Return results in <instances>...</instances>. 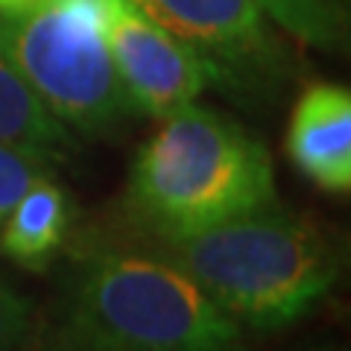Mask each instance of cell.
I'll use <instances>...</instances> for the list:
<instances>
[{"label":"cell","instance_id":"cell-13","mask_svg":"<svg viewBox=\"0 0 351 351\" xmlns=\"http://www.w3.org/2000/svg\"><path fill=\"white\" fill-rule=\"evenodd\" d=\"M50 0H0V12H29V9H38Z\"/></svg>","mask_w":351,"mask_h":351},{"label":"cell","instance_id":"cell-12","mask_svg":"<svg viewBox=\"0 0 351 351\" xmlns=\"http://www.w3.org/2000/svg\"><path fill=\"white\" fill-rule=\"evenodd\" d=\"M32 331V304L0 281V351H21Z\"/></svg>","mask_w":351,"mask_h":351},{"label":"cell","instance_id":"cell-6","mask_svg":"<svg viewBox=\"0 0 351 351\" xmlns=\"http://www.w3.org/2000/svg\"><path fill=\"white\" fill-rule=\"evenodd\" d=\"M106 47L138 114L167 117L199 100L211 80L184 44L135 0H97Z\"/></svg>","mask_w":351,"mask_h":351},{"label":"cell","instance_id":"cell-7","mask_svg":"<svg viewBox=\"0 0 351 351\" xmlns=\"http://www.w3.org/2000/svg\"><path fill=\"white\" fill-rule=\"evenodd\" d=\"M287 158L328 193L351 188V94L346 85L311 82L299 94L287 126Z\"/></svg>","mask_w":351,"mask_h":351},{"label":"cell","instance_id":"cell-15","mask_svg":"<svg viewBox=\"0 0 351 351\" xmlns=\"http://www.w3.org/2000/svg\"><path fill=\"white\" fill-rule=\"evenodd\" d=\"M325 351H343V348H325Z\"/></svg>","mask_w":351,"mask_h":351},{"label":"cell","instance_id":"cell-14","mask_svg":"<svg viewBox=\"0 0 351 351\" xmlns=\"http://www.w3.org/2000/svg\"><path fill=\"white\" fill-rule=\"evenodd\" d=\"M44 351H76V348H68V346L56 343V339H50V343H47V348H44Z\"/></svg>","mask_w":351,"mask_h":351},{"label":"cell","instance_id":"cell-4","mask_svg":"<svg viewBox=\"0 0 351 351\" xmlns=\"http://www.w3.org/2000/svg\"><path fill=\"white\" fill-rule=\"evenodd\" d=\"M0 56L71 132L106 135L138 114L106 47L97 0L0 12Z\"/></svg>","mask_w":351,"mask_h":351},{"label":"cell","instance_id":"cell-1","mask_svg":"<svg viewBox=\"0 0 351 351\" xmlns=\"http://www.w3.org/2000/svg\"><path fill=\"white\" fill-rule=\"evenodd\" d=\"M120 240L170 261L234 322L258 331L302 319L339 276L331 234L278 199L179 234L123 228Z\"/></svg>","mask_w":351,"mask_h":351},{"label":"cell","instance_id":"cell-10","mask_svg":"<svg viewBox=\"0 0 351 351\" xmlns=\"http://www.w3.org/2000/svg\"><path fill=\"white\" fill-rule=\"evenodd\" d=\"M281 32L304 47L337 50L346 41V0H255Z\"/></svg>","mask_w":351,"mask_h":351},{"label":"cell","instance_id":"cell-11","mask_svg":"<svg viewBox=\"0 0 351 351\" xmlns=\"http://www.w3.org/2000/svg\"><path fill=\"white\" fill-rule=\"evenodd\" d=\"M56 161L44 158L38 152L0 141V226L6 223L9 211L32 184L47 179V176H56Z\"/></svg>","mask_w":351,"mask_h":351},{"label":"cell","instance_id":"cell-8","mask_svg":"<svg viewBox=\"0 0 351 351\" xmlns=\"http://www.w3.org/2000/svg\"><path fill=\"white\" fill-rule=\"evenodd\" d=\"M73 217V196L56 176H47L21 196L0 226V255L29 272H44L68 243Z\"/></svg>","mask_w":351,"mask_h":351},{"label":"cell","instance_id":"cell-3","mask_svg":"<svg viewBox=\"0 0 351 351\" xmlns=\"http://www.w3.org/2000/svg\"><path fill=\"white\" fill-rule=\"evenodd\" d=\"M276 202L267 147L234 117L191 103L138 147L123 193L126 232L179 234Z\"/></svg>","mask_w":351,"mask_h":351},{"label":"cell","instance_id":"cell-2","mask_svg":"<svg viewBox=\"0 0 351 351\" xmlns=\"http://www.w3.org/2000/svg\"><path fill=\"white\" fill-rule=\"evenodd\" d=\"M53 339L76 351H252L199 284L120 237L76 252Z\"/></svg>","mask_w":351,"mask_h":351},{"label":"cell","instance_id":"cell-9","mask_svg":"<svg viewBox=\"0 0 351 351\" xmlns=\"http://www.w3.org/2000/svg\"><path fill=\"white\" fill-rule=\"evenodd\" d=\"M0 141L32 149L56 164L76 152L73 132L41 106L3 56H0Z\"/></svg>","mask_w":351,"mask_h":351},{"label":"cell","instance_id":"cell-5","mask_svg":"<svg viewBox=\"0 0 351 351\" xmlns=\"http://www.w3.org/2000/svg\"><path fill=\"white\" fill-rule=\"evenodd\" d=\"M173 32L208 71L214 88L234 100H272L295 64L276 24L255 0H135Z\"/></svg>","mask_w":351,"mask_h":351}]
</instances>
